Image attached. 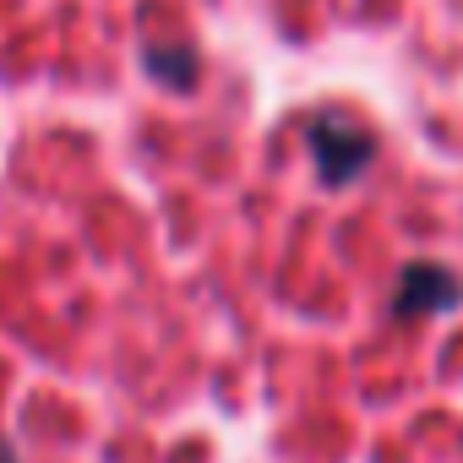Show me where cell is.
Instances as JSON below:
<instances>
[{
  "instance_id": "3957f363",
  "label": "cell",
  "mask_w": 463,
  "mask_h": 463,
  "mask_svg": "<svg viewBox=\"0 0 463 463\" xmlns=\"http://www.w3.org/2000/svg\"><path fill=\"white\" fill-rule=\"evenodd\" d=\"M147 66H153L169 88H191V82H196V50H185V44H180V50L153 44V50H147Z\"/></svg>"
},
{
  "instance_id": "6da1fadb",
  "label": "cell",
  "mask_w": 463,
  "mask_h": 463,
  "mask_svg": "<svg viewBox=\"0 0 463 463\" xmlns=\"http://www.w3.org/2000/svg\"><path fill=\"white\" fill-rule=\"evenodd\" d=\"M306 142H311V158H317V175L327 185H349L360 180V169L371 164L376 153V137L365 126H354L349 115H317L306 126Z\"/></svg>"
},
{
  "instance_id": "7a4b0ae2",
  "label": "cell",
  "mask_w": 463,
  "mask_h": 463,
  "mask_svg": "<svg viewBox=\"0 0 463 463\" xmlns=\"http://www.w3.org/2000/svg\"><path fill=\"white\" fill-rule=\"evenodd\" d=\"M458 300H463V279L452 268L414 262L398 273V311L403 317H436V311H452Z\"/></svg>"
}]
</instances>
